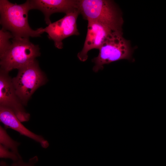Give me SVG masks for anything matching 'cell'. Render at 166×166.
I'll return each instance as SVG.
<instances>
[{"label":"cell","mask_w":166,"mask_h":166,"mask_svg":"<svg viewBox=\"0 0 166 166\" xmlns=\"http://www.w3.org/2000/svg\"><path fill=\"white\" fill-rule=\"evenodd\" d=\"M32 9H37L43 14L47 25L51 23V15L56 13L66 14L78 9V0H31Z\"/></svg>","instance_id":"cell-9"},{"label":"cell","mask_w":166,"mask_h":166,"mask_svg":"<svg viewBox=\"0 0 166 166\" xmlns=\"http://www.w3.org/2000/svg\"><path fill=\"white\" fill-rule=\"evenodd\" d=\"M17 76L12 78L16 93L24 105L32 95L46 80L36 60L18 69Z\"/></svg>","instance_id":"cell-5"},{"label":"cell","mask_w":166,"mask_h":166,"mask_svg":"<svg viewBox=\"0 0 166 166\" xmlns=\"http://www.w3.org/2000/svg\"><path fill=\"white\" fill-rule=\"evenodd\" d=\"M38 160V157L36 156L30 158L27 162H24L22 158L20 159L18 161L13 162L11 166H35V164Z\"/></svg>","instance_id":"cell-14"},{"label":"cell","mask_w":166,"mask_h":166,"mask_svg":"<svg viewBox=\"0 0 166 166\" xmlns=\"http://www.w3.org/2000/svg\"><path fill=\"white\" fill-rule=\"evenodd\" d=\"M0 166H9V165L5 162L2 161L0 162Z\"/></svg>","instance_id":"cell-15"},{"label":"cell","mask_w":166,"mask_h":166,"mask_svg":"<svg viewBox=\"0 0 166 166\" xmlns=\"http://www.w3.org/2000/svg\"><path fill=\"white\" fill-rule=\"evenodd\" d=\"M99 49L98 56L92 60L95 64L93 69L95 72L103 69L105 64L131 59L133 53L130 42L123 37L122 31L112 32Z\"/></svg>","instance_id":"cell-3"},{"label":"cell","mask_w":166,"mask_h":166,"mask_svg":"<svg viewBox=\"0 0 166 166\" xmlns=\"http://www.w3.org/2000/svg\"><path fill=\"white\" fill-rule=\"evenodd\" d=\"M0 121L6 128H10L20 135L28 137L39 143L43 148H46L49 144L42 136L36 134L25 127L10 109L0 106Z\"/></svg>","instance_id":"cell-10"},{"label":"cell","mask_w":166,"mask_h":166,"mask_svg":"<svg viewBox=\"0 0 166 166\" xmlns=\"http://www.w3.org/2000/svg\"><path fill=\"white\" fill-rule=\"evenodd\" d=\"M30 1L17 4L7 0H0V23L2 28L9 31L14 37L29 38L41 36L42 28L33 30L28 21V13L31 10Z\"/></svg>","instance_id":"cell-1"},{"label":"cell","mask_w":166,"mask_h":166,"mask_svg":"<svg viewBox=\"0 0 166 166\" xmlns=\"http://www.w3.org/2000/svg\"><path fill=\"white\" fill-rule=\"evenodd\" d=\"M14 38L12 34L9 31L2 28L0 30V57L2 56L10 47L11 42L10 38Z\"/></svg>","instance_id":"cell-12"},{"label":"cell","mask_w":166,"mask_h":166,"mask_svg":"<svg viewBox=\"0 0 166 166\" xmlns=\"http://www.w3.org/2000/svg\"><path fill=\"white\" fill-rule=\"evenodd\" d=\"M8 73L0 69V106L11 110L21 122L27 121L30 119V114L25 109Z\"/></svg>","instance_id":"cell-6"},{"label":"cell","mask_w":166,"mask_h":166,"mask_svg":"<svg viewBox=\"0 0 166 166\" xmlns=\"http://www.w3.org/2000/svg\"><path fill=\"white\" fill-rule=\"evenodd\" d=\"M0 157L1 158L10 159L13 162L18 161L20 158L17 154L0 144Z\"/></svg>","instance_id":"cell-13"},{"label":"cell","mask_w":166,"mask_h":166,"mask_svg":"<svg viewBox=\"0 0 166 166\" xmlns=\"http://www.w3.org/2000/svg\"><path fill=\"white\" fill-rule=\"evenodd\" d=\"M0 144L17 154L20 158H22L18 149L20 143L13 140L7 133L6 130L0 126Z\"/></svg>","instance_id":"cell-11"},{"label":"cell","mask_w":166,"mask_h":166,"mask_svg":"<svg viewBox=\"0 0 166 166\" xmlns=\"http://www.w3.org/2000/svg\"><path fill=\"white\" fill-rule=\"evenodd\" d=\"M78 9L83 18L98 22L112 31H122L123 20L120 9L110 0H78Z\"/></svg>","instance_id":"cell-2"},{"label":"cell","mask_w":166,"mask_h":166,"mask_svg":"<svg viewBox=\"0 0 166 166\" xmlns=\"http://www.w3.org/2000/svg\"><path fill=\"white\" fill-rule=\"evenodd\" d=\"M88 22L87 33L84 46L77 55L79 59L83 62L87 60L89 51L94 49H99L108 36L113 31L98 22Z\"/></svg>","instance_id":"cell-8"},{"label":"cell","mask_w":166,"mask_h":166,"mask_svg":"<svg viewBox=\"0 0 166 166\" xmlns=\"http://www.w3.org/2000/svg\"><path fill=\"white\" fill-rule=\"evenodd\" d=\"M7 51L0 57V69L9 72L32 62L41 53L40 48L29 40V38L14 37Z\"/></svg>","instance_id":"cell-4"},{"label":"cell","mask_w":166,"mask_h":166,"mask_svg":"<svg viewBox=\"0 0 166 166\" xmlns=\"http://www.w3.org/2000/svg\"><path fill=\"white\" fill-rule=\"evenodd\" d=\"M80 14L78 9H77L66 14L60 20L43 28V32L47 33L49 38L53 41L56 48L62 49L63 40L71 36L79 34L77 20Z\"/></svg>","instance_id":"cell-7"}]
</instances>
